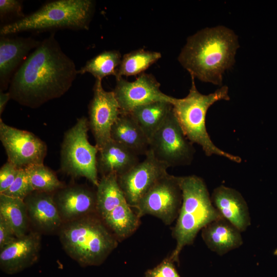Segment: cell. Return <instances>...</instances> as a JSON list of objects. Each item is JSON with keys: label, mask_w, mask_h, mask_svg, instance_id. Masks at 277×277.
Wrapping results in <instances>:
<instances>
[{"label": "cell", "mask_w": 277, "mask_h": 277, "mask_svg": "<svg viewBox=\"0 0 277 277\" xmlns=\"http://www.w3.org/2000/svg\"><path fill=\"white\" fill-rule=\"evenodd\" d=\"M77 70L62 50L54 33L44 39L14 74L11 98L32 108L60 97L71 87Z\"/></svg>", "instance_id": "6da1fadb"}, {"label": "cell", "mask_w": 277, "mask_h": 277, "mask_svg": "<svg viewBox=\"0 0 277 277\" xmlns=\"http://www.w3.org/2000/svg\"><path fill=\"white\" fill-rule=\"evenodd\" d=\"M239 47L232 30L222 26L206 28L187 38L178 61L194 78L221 86L223 74L233 65Z\"/></svg>", "instance_id": "7a4b0ae2"}, {"label": "cell", "mask_w": 277, "mask_h": 277, "mask_svg": "<svg viewBox=\"0 0 277 277\" xmlns=\"http://www.w3.org/2000/svg\"><path fill=\"white\" fill-rule=\"evenodd\" d=\"M182 191L181 207L172 230L176 246L169 256L179 263V255L191 245L199 232L210 222L222 217L213 206L204 180L195 175L179 176Z\"/></svg>", "instance_id": "3957f363"}, {"label": "cell", "mask_w": 277, "mask_h": 277, "mask_svg": "<svg viewBox=\"0 0 277 277\" xmlns=\"http://www.w3.org/2000/svg\"><path fill=\"white\" fill-rule=\"evenodd\" d=\"M102 221L89 215L66 222L60 228L64 250L82 266L102 264L117 246V238Z\"/></svg>", "instance_id": "277c9868"}, {"label": "cell", "mask_w": 277, "mask_h": 277, "mask_svg": "<svg viewBox=\"0 0 277 277\" xmlns=\"http://www.w3.org/2000/svg\"><path fill=\"white\" fill-rule=\"evenodd\" d=\"M190 76L191 86L189 93L184 98L174 97L172 104L173 112L184 134L192 143L200 146L206 155H219L241 163V157L226 152L214 144L206 127V116L209 107L217 101L230 100L228 87L223 86L213 93L203 94L196 87L194 77Z\"/></svg>", "instance_id": "5b68a950"}, {"label": "cell", "mask_w": 277, "mask_h": 277, "mask_svg": "<svg viewBox=\"0 0 277 277\" xmlns=\"http://www.w3.org/2000/svg\"><path fill=\"white\" fill-rule=\"evenodd\" d=\"M95 8L92 0H57L44 4L39 9L0 30L1 36L25 31L68 28L88 30Z\"/></svg>", "instance_id": "8992f818"}, {"label": "cell", "mask_w": 277, "mask_h": 277, "mask_svg": "<svg viewBox=\"0 0 277 277\" xmlns=\"http://www.w3.org/2000/svg\"><path fill=\"white\" fill-rule=\"evenodd\" d=\"M88 121L83 116L65 133L61 149V168L68 175L86 177L97 186L98 150L88 140Z\"/></svg>", "instance_id": "52a82bcc"}, {"label": "cell", "mask_w": 277, "mask_h": 277, "mask_svg": "<svg viewBox=\"0 0 277 277\" xmlns=\"http://www.w3.org/2000/svg\"><path fill=\"white\" fill-rule=\"evenodd\" d=\"M149 150L168 168L190 165L195 149L184 134L173 107L149 142Z\"/></svg>", "instance_id": "ba28073f"}, {"label": "cell", "mask_w": 277, "mask_h": 277, "mask_svg": "<svg viewBox=\"0 0 277 277\" xmlns=\"http://www.w3.org/2000/svg\"><path fill=\"white\" fill-rule=\"evenodd\" d=\"M182 200L179 176L167 173L152 186L134 208L140 218L151 215L170 225L178 216Z\"/></svg>", "instance_id": "9c48e42d"}, {"label": "cell", "mask_w": 277, "mask_h": 277, "mask_svg": "<svg viewBox=\"0 0 277 277\" xmlns=\"http://www.w3.org/2000/svg\"><path fill=\"white\" fill-rule=\"evenodd\" d=\"M0 140L8 161L19 168L43 164L46 144L33 133L11 127L0 120Z\"/></svg>", "instance_id": "30bf717a"}, {"label": "cell", "mask_w": 277, "mask_h": 277, "mask_svg": "<svg viewBox=\"0 0 277 277\" xmlns=\"http://www.w3.org/2000/svg\"><path fill=\"white\" fill-rule=\"evenodd\" d=\"M160 83L151 74L143 73L133 82L116 77L113 91L122 113H129L135 108L156 102L172 104L174 97L160 90Z\"/></svg>", "instance_id": "8fae6325"}, {"label": "cell", "mask_w": 277, "mask_h": 277, "mask_svg": "<svg viewBox=\"0 0 277 277\" xmlns=\"http://www.w3.org/2000/svg\"><path fill=\"white\" fill-rule=\"evenodd\" d=\"M102 81L95 80L89 106V127L98 150L111 140L112 127L121 113L113 91L105 90Z\"/></svg>", "instance_id": "7c38bea8"}, {"label": "cell", "mask_w": 277, "mask_h": 277, "mask_svg": "<svg viewBox=\"0 0 277 277\" xmlns=\"http://www.w3.org/2000/svg\"><path fill=\"white\" fill-rule=\"evenodd\" d=\"M168 168L149 149L142 162L117 176L118 185L128 205L134 208L152 186L168 173Z\"/></svg>", "instance_id": "4fadbf2b"}, {"label": "cell", "mask_w": 277, "mask_h": 277, "mask_svg": "<svg viewBox=\"0 0 277 277\" xmlns=\"http://www.w3.org/2000/svg\"><path fill=\"white\" fill-rule=\"evenodd\" d=\"M41 240L38 232H30L1 249V270L14 274L32 266L39 257Z\"/></svg>", "instance_id": "5bb4252c"}, {"label": "cell", "mask_w": 277, "mask_h": 277, "mask_svg": "<svg viewBox=\"0 0 277 277\" xmlns=\"http://www.w3.org/2000/svg\"><path fill=\"white\" fill-rule=\"evenodd\" d=\"M53 197L65 223L97 213L96 192L84 186L62 188Z\"/></svg>", "instance_id": "9a60e30c"}, {"label": "cell", "mask_w": 277, "mask_h": 277, "mask_svg": "<svg viewBox=\"0 0 277 277\" xmlns=\"http://www.w3.org/2000/svg\"><path fill=\"white\" fill-rule=\"evenodd\" d=\"M211 199L222 217L241 232L245 231L250 225L247 204L238 190L221 185L213 189Z\"/></svg>", "instance_id": "2e32d148"}, {"label": "cell", "mask_w": 277, "mask_h": 277, "mask_svg": "<svg viewBox=\"0 0 277 277\" xmlns=\"http://www.w3.org/2000/svg\"><path fill=\"white\" fill-rule=\"evenodd\" d=\"M24 201L29 220L39 230L50 232L61 228L63 222L50 193L34 191Z\"/></svg>", "instance_id": "e0dca14e"}, {"label": "cell", "mask_w": 277, "mask_h": 277, "mask_svg": "<svg viewBox=\"0 0 277 277\" xmlns=\"http://www.w3.org/2000/svg\"><path fill=\"white\" fill-rule=\"evenodd\" d=\"M40 41L31 37L9 38L1 36L0 38V81L1 88L7 85L10 75L23 60L32 49L37 48Z\"/></svg>", "instance_id": "ac0fdd59"}, {"label": "cell", "mask_w": 277, "mask_h": 277, "mask_svg": "<svg viewBox=\"0 0 277 277\" xmlns=\"http://www.w3.org/2000/svg\"><path fill=\"white\" fill-rule=\"evenodd\" d=\"M241 231L223 217L213 221L202 229V238L207 247L223 255L238 248L243 241Z\"/></svg>", "instance_id": "d6986e66"}, {"label": "cell", "mask_w": 277, "mask_h": 277, "mask_svg": "<svg viewBox=\"0 0 277 277\" xmlns=\"http://www.w3.org/2000/svg\"><path fill=\"white\" fill-rule=\"evenodd\" d=\"M111 139L137 155H146L149 140L130 113H121L113 125Z\"/></svg>", "instance_id": "ffe728a7"}, {"label": "cell", "mask_w": 277, "mask_h": 277, "mask_svg": "<svg viewBox=\"0 0 277 277\" xmlns=\"http://www.w3.org/2000/svg\"><path fill=\"white\" fill-rule=\"evenodd\" d=\"M139 162L138 155L112 139L98 150L97 156L98 172L102 176L110 173L118 176Z\"/></svg>", "instance_id": "44dd1931"}, {"label": "cell", "mask_w": 277, "mask_h": 277, "mask_svg": "<svg viewBox=\"0 0 277 277\" xmlns=\"http://www.w3.org/2000/svg\"><path fill=\"white\" fill-rule=\"evenodd\" d=\"M172 105L166 102H156L135 108L130 113L149 140L160 128Z\"/></svg>", "instance_id": "7402d4cb"}, {"label": "cell", "mask_w": 277, "mask_h": 277, "mask_svg": "<svg viewBox=\"0 0 277 277\" xmlns=\"http://www.w3.org/2000/svg\"><path fill=\"white\" fill-rule=\"evenodd\" d=\"M96 187V211L103 220L109 212L126 201L115 173L102 176Z\"/></svg>", "instance_id": "603a6c76"}, {"label": "cell", "mask_w": 277, "mask_h": 277, "mask_svg": "<svg viewBox=\"0 0 277 277\" xmlns=\"http://www.w3.org/2000/svg\"><path fill=\"white\" fill-rule=\"evenodd\" d=\"M127 202L117 206L103 221L116 238L121 240L131 235L137 230L140 218Z\"/></svg>", "instance_id": "cb8c5ba5"}, {"label": "cell", "mask_w": 277, "mask_h": 277, "mask_svg": "<svg viewBox=\"0 0 277 277\" xmlns=\"http://www.w3.org/2000/svg\"><path fill=\"white\" fill-rule=\"evenodd\" d=\"M0 215L10 225L17 238L27 234L29 217L24 200L0 194Z\"/></svg>", "instance_id": "d4e9b609"}, {"label": "cell", "mask_w": 277, "mask_h": 277, "mask_svg": "<svg viewBox=\"0 0 277 277\" xmlns=\"http://www.w3.org/2000/svg\"><path fill=\"white\" fill-rule=\"evenodd\" d=\"M162 57L160 52L140 49L123 55L116 77L141 74Z\"/></svg>", "instance_id": "484cf974"}, {"label": "cell", "mask_w": 277, "mask_h": 277, "mask_svg": "<svg viewBox=\"0 0 277 277\" xmlns=\"http://www.w3.org/2000/svg\"><path fill=\"white\" fill-rule=\"evenodd\" d=\"M122 58L118 51H104L88 61L83 67L77 70V74L89 73L96 80H100L111 75L115 76Z\"/></svg>", "instance_id": "4316f807"}, {"label": "cell", "mask_w": 277, "mask_h": 277, "mask_svg": "<svg viewBox=\"0 0 277 277\" xmlns=\"http://www.w3.org/2000/svg\"><path fill=\"white\" fill-rule=\"evenodd\" d=\"M34 191L51 193L63 188L56 174L44 164L24 168Z\"/></svg>", "instance_id": "83f0119b"}, {"label": "cell", "mask_w": 277, "mask_h": 277, "mask_svg": "<svg viewBox=\"0 0 277 277\" xmlns=\"http://www.w3.org/2000/svg\"><path fill=\"white\" fill-rule=\"evenodd\" d=\"M34 190L25 169L21 168L17 177L12 185L5 191L1 194L24 200Z\"/></svg>", "instance_id": "f1b7e54d"}, {"label": "cell", "mask_w": 277, "mask_h": 277, "mask_svg": "<svg viewBox=\"0 0 277 277\" xmlns=\"http://www.w3.org/2000/svg\"><path fill=\"white\" fill-rule=\"evenodd\" d=\"M173 262L167 257L154 267L148 269L144 277H181L177 273Z\"/></svg>", "instance_id": "f546056e"}, {"label": "cell", "mask_w": 277, "mask_h": 277, "mask_svg": "<svg viewBox=\"0 0 277 277\" xmlns=\"http://www.w3.org/2000/svg\"><path fill=\"white\" fill-rule=\"evenodd\" d=\"M19 168L7 161L0 169V194L5 191L13 183L17 177Z\"/></svg>", "instance_id": "4dcf8cb0"}, {"label": "cell", "mask_w": 277, "mask_h": 277, "mask_svg": "<svg viewBox=\"0 0 277 277\" xmlns=\"http://www.w3.org/2000/svg\"><path fill=\"white\" fill-rule=\"evenodd\" d=\"M12 228L0 215V249L16 239Z\"/></svg>", "instance_id": "1f68e13d"}, {"label": "cell", "mask_w": 277, "mask_h": 277, "mask_svg": "<svg viewBox=\"0 0 277 277\" xmlns=\"http://www.w3.org/2000/svg\"><path fill=\"white\" fill-rule=\"evenodd\" d=\"M10 13H14L23 17H24L22 12V2L17 0H1V18Z\"/></svg>", "instance_id": "d6a6232c"}, {"label": "cell", "mask_w": 277, "mask_h": 277, "mask_svg": "<svg viewBox=\"0 0 277 277\" xmlns=\"http://www.w3.org/2000/svg\"><path fill=\"white\" fill-rule=\"evenodd\" d=\"M11 98L9 92L4 93L1 91L0 93V114L3 113L5 106L9 100Z\"/></svg>", "instance_id": "836d02e7"}]
</instances>
